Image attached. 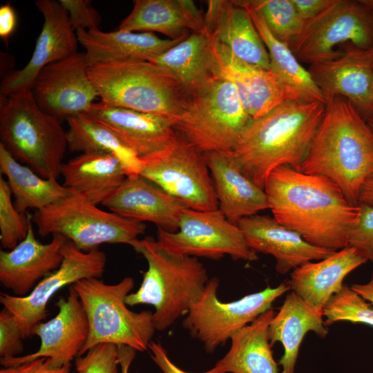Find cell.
Returning a JSON list of instances; mask_svg holds the SVG:
<instances>
[{"label": "cell", "mask_w": 373, "mask_h": 373, "mask_svg": "<svg viewBox=\"0 0 373 373\" xmlns=\"http://www.w3.org/2000/svg\"><path fill=\"white\" fill-rule=\"evenodd\" d=\"M264 191L273 217L309 243L335 251L348 246L360 205L350 204L330 180L281 166L269 175Z\"/></svg>", "instance_id": "6da1fadb"}, {"label": "cell", "mask_w": 373, "mask_h": 373, "mask_svg": "<svg viewBox=\"0 0 373 373\" xmlns=\"http://www.w3.org/2000/svg\"><path fill=\"white\" fill-rule=\"evenodd\" d=\"M325 108L318 102L290 101L252 119L232 151L241 171L264 190L276 168L300 171Z\"/></svg>", "instance_id": "7a4b0ae2"}, {"label": "cell", "mask_w": 373, "mask_h": 373, "mask_svg": "<svg viewBox=\"0 0 373 373\" xmlns=\"http://www.w3.org/2000/svg\"><path fill=\"white\" fill-rule=\"evenodd\" d=\"M300 171L327 178L350 204L358 205L361 187L373 172V130L350 101H327Z\"/></svg>", "instance_id": "3957f363"}, {"label": "cell", "mask_w": 373, "mask_h": 373, "mask_svg": "<svg viewBox=\"0 0 373 373\" xmlns=\"http://www.w3.org/2000/svg\"><path fill=\"white\" fill-rule=\"evenodd\" d=\"M148 264L139 289L126 298L129 306L151 305L156 331L163 332L186 315L209 280L198 258L176 256L166 251L155 238H137L129 245Z\"/></svg>", "instance_id": "277c9868"}, {"label": "cell", "mask_w": 373, "mask_h": 373, "mask_svg": "<svg viewBox=\"0 0 373 373\" xmlns=\"http://www.w3.org/2000/svg\"><path fill=\"white\" fill-rule=\"evenodd\" d=\"M0 139L15 159L42 178L60 176L66 131L59 119L38 107L30 89L1 95Z\"/></svg>", "instance_id": "5b68a950"}, {"label": "cell", "mask_w": 373, "mask_h": 373, "mask_svg": "<svg viewBox=\"0 0 373 373\" xmlns=\"http://www.w3.org/2000/svg\"><path fill=\"white\" fill-rule=\"evenodd\" d=\"M88 75L103 103L159 115L172 125L189 98L169 73L149 61L95 65Z\"/></svg>", "instance_id": "8992f818"}, {"label": "cell", "mask_w": 373, "mask_h": 373, "mask_svg": "<svg viewBox=\"0 0 373 373\" xmlns=\"http://www.w3.org/2000/svg\"><path fill=\"white\" fill-rule=\"evenodd\" d=\"M84 306L89 323V335L78 356L100 343L129 346L136 351L149 350L156 331L153 312L131 311L126 298L134 287L126 276L116 284L98 278L82 279L72 285Z\"/></svg>", "instance_id": "52a82bcc"}, {"label": "cell", "mask_w": 373, "mask_h": 373, "mask_svg": "<svg viewBox=\"0 0 373 373\" xmlns=\"http://www.w3.org/2000/svg\"><path fill=\"white\" fill-rule=\"evenodd\" d=\"M251 119L235 86L215 76L189 98L173 127L203 153L232 152Z\"/></svg>", "instance_id": "ba28073f"}, {"label": "cell", "mask_w": 373, "mask_h": 373, "mask_svg": "<svg viewBox=\"0 0 373 373\" xmlns=\"http://www.w3.org/2000/svg\"><path fill=\"white\" fill-rule=\"evenodd\" d=\"M38 233L58 234L84 251L102 244L130 245L144 233V222L99 209L73 191L67 197L31 214Z\"/></svg>", "instance_id": "9c48e42d"}, {"label": "cell", "mask_w": 373, "mask_h": 373, "mask_svg": "<svg viewBox=\"0 0 373 373\" xmlns=\"http://www.w3.org/2000/svg\"><path fill=\"white\" fill-rule=\"evenodd\" d=\"M219 285L217 277L209 278L182 323L191 336L202 343L209 354L224 345L234 334L260 315L272 309L273 303L291 290L289 280H285L275 287L268 286L237 300L225 303L217 296Z\"/></svg>", "instance_id": "30bf717a"}, {"label": "cell", "mask_w": 373, "mask_h": 373, "mask_svg": "<svg viewBox=\"0 0 373 373\" xmlns=\"http://www.w3.org/2000/svg\"><path fill=\"white\" fill-rule=\"evenodd\" d=\"M140 175L198 211L218 209L204 155L178 134L166 149L140 157Z\"/></svg>", "instance_id": "8fae6325"}, {"label": "cell", "mask_w": 373, "mask_h": 373, "mask_svg": "<svg viewBox=\"0 0 373 373\" xmlns=\"http://www.w3.org/2000/svg\"><path fill=\"white\" fill-rule=\"evenodd\" d=\"M345 43L358 50L373 44L370 12L358 1L333 0L318 15L305 22L289 46L299 61L310 65L338 58L341 52L334 48Z\"/></svg>", "instance_id": "7c38bea8"}, {"label": "cell", "mask_w": 373, "mask_h": 373, "mask_svg": "<svg viewBox=\"0 0 373 373\" xmlns=\"http://www.w3.org/2000/svg\"><path fill=\"white\" fill-rule=\"evenodd\" d=\"M157 236L162 247L176 256L219 260L228 255L233 260L258 259L238 226L229 222L219 209L198 211L186 208L176 231L157 229Z\"/></svg>", "instance_id": "4fadbf2b"}, {"label": "cell", "mask_w": 373, "mask_h": 373, "mask_svg": "<svg viewBox=\"0 0 373 373\" xmlns=\"http://www.w3.org/2000/svg\"><path fill=\"white\" fill-rule=\"evenodd\" d=\"M62 254L60 267L44 278L28 296L0 294V303L16 317L24 339L32 336L33 327L48 316L47 305L55 293L79 280L99 278L104 271L107 257L99 249L84 251L67 240Z\"/></svg>", "instance_id": "5bb4252c"}, {"label": "cell", "mask_w": 373, "mask_h": 373, "mask_svg": "<svg viewBox=\"0 0 373 373\" xmlns=\"http://www.w3.org/2000/svg\"><path fill=\"white\" fill-rule=\"evenodd\" d=\"M88 67L78 52L45 66L30 88L38 107L60 121L86 113L99 97Z\"/></svg>", "instance_id": "9a60e30c"}, {"label": "cell", "mask_w": 373, "mask_h": 373, "mask_svg": "<svg viewBox=\"0 0 373 373\" xmlns=\"http://www.w3.org/2000/svg\"><path fill=\"white\" fill-rule=\"evenodd\" d=\"M212 71L216 77L231 82L252 119L265 115L278 106L306 99L284 84L270 70L248 64L234 56L229 48L211 37Z\"/></svg>", "instance_id": "2e32d148"}, {"label": "cell", "mask_w": 373, "mask_h": 373, "mask_svg": "<svg viewBox=\"0 0 373 373\" xmlns=\"http://www.w3.org/2000/svg\"><path fill=\"white\" fill-rule=\"evenodd\" d=\"M56 316L46 322H40L32 334L40 339L39 349L31 354L10 358H1L3 367L17 365L40 357L49 358L53 365L61 367L76 358L89 335V323L84 306L73 287L66 297L56 302Z\"/></svg>", "instance_id": "e0dca14e"}, {"label": "cell", "mask_w": 373, "mask_h": 373, "mask_svg": "<svg viewBox=\"0 0 373 373\" xmlns=\"http://www.w3.org/2000/svg\"><path fill=\"white\" fill-rule=\"evenodd\" d=\"M35 6L44 24L31 58L21 69L7 75L1 84V95L30 89L39 73L47 65L77 52L78 39L68 15L59 1L38 0Z\"/></svg>", "instance_id": "ac0fdd59"}, {"label": "cell", "mask_w": 373, "mask_h": 373, "mask_svg": "<svg viewBox=\"0 0 373 373\" xmlns=\"http://www.w3.org/2000/svg\"><path fill=\"white\" fill-rule=\"evenodd\" d=\"M32 224L31 220L26 238L14 249L0 250V283L16 296L30 294L63 260L62 248L67 239L55 234L50 242L43 244L36 238Z\"/></svg>", "instance_id": "d6986e66"}, {"label": "cell", "mask_w": 373, "mask_h": 373, "mask_svg": "<svg viewBox=\"0 0 373 373\" xmlns=\"http://www.w3.org/2000/svg\"><path fill=\"white\" fill-rule=\"evenodd\" d=\"M237 225L251 249L276 259V269L280 274L305 262L326 258L335 252L309 243L274 217L256 214L241 219Z\"/></svg>", "instance_id": "ffe728a7"}, {"label": "cell", "mask_w": 373, "mask_h": 373, "mask_svg": "<svg viewBox=\"0 0 373 373\" xmlns=\"http://www.w3.org/2000/svg\"><path fill=\"white\" fill-rule=\"evenodd\" d=\"M102 204L122 217L150 222L169 232L178 229L182 214L189 208L140 175L126 177Z\"/></svg>", "instance_id": "44dd1931"}, {"label": "cell", "mask_w": 373, "mask_h": 373, "mask_svg": "<svg viewBox=\"0 0 373 373\" xmlns=\"http://www.w3.org/2000/svg\"><path fill=\"white\" fill-rule=\"evenodd\" d=\"M204 17V31L238 59L270 69L268 52L249 11L239 0H210Z\"/></svg>", "instance_id": "7402d4cb"}, {"label": "cell", "mask_w": 373, "mask_h": 373, "mask_svg": "<svg viewBox=\"0 0 373 373\" xmlns=\"http://www.w3.org/2000/svg\"><path fill=\"white\" fill-rule=\"evenodd\" d=\"M84 114L111 128L140 158L166 149L178 135L166 118L102 102Z\"/></svg>", "instance_id": "603a6c76"}, {"label": "cell", "mask_w": 373, "mask_h": 373, "mask_svg": "<svg viewBox=\"0 0 373 373\" xmlns=\"http://www.w3.org/2000/svg\"><path fill=\"white\" fill-rule=\"evenodd\" d=\"M218 200V209L234 224L248 216L269 209L265 191L240 170L232 152L204 153Z\"/></svg>", "instance_id": "cb8c5ba5"}, {"label": "cell", "mask_w": 373, "mask_h": 373, "mask_svg": "<svg viewBox=\"0 0 373 373\" xmlns=\"http://www.w3.org/2000/svg\"><path fill=\"white\" fill-rule=\"evenodd\" d=\"M88 66L110 62L149 61L184 39H162L153 32L78 30Z\"/></svg>", "instance_id": "d4e9b609"}, {"label": "cell", "mask_w": 373, "mask_h": 373, "mask_svg": "<svg viewBox=\"0 0 373 373\" xmlns=\"http://www.w3.org/2000/svg\"><path fill=\"white\" fill-rule=\"evenodd\" d=\"M367 262L350 246L318 262H307L293 270L289 283L291 291L315 310H323L343 286L344 278Z\"/></svg>", "instance_id": "484cf974"}, {"label": "cell", "mask_w": 373, "mask_h": 373, "mask_svg": "<svg viewBox=\"0 0 373 373\" xmlns=\"http://www.w3.org/2000/svg\"><path fill=\"white\" fill-rule=\"evenodd\" d=\"M133 4L118 30L157 32L173 40L184 39L191 31H204V17L193 1L135 0Z\"/></svg>", "instance_id": "4316f807"}, {"label": "cell", "mask_w": 373, "mask_h": 373, "mask_svg": "<svg viewBox=\"0 0 373 373\" xmlns=\"http://www.w3.org/2000/svg\"><path fill=\"white\" fill-rule=\"evenodd\" d=\"M309 332L322 338L327 335L323 313L309 306L294 291H289L268 329L271 347L279 342L284 347L278 362L282 366L281 373H294L300 344Z\"/></svg>", "instance_id": "83f0119b"}, {"label": "cell", "mask_w": 373, "mask_h": 373, "mask_svg": "<svg viewBox=\"0 0 373 373\" xmlns=\"http://www.w3.org/2000/svg\"><path fill=\"white\" fill-rule=\"evenodd\" d=\"M308 71L326 101L342 97L367 119L373 115V69L342 57L310 64Z\"/></svg>", "instance_id": "f1b7e54d"}, {"label": "cell", "mask_w": 373, "mask_h": 373, "mask_svg": "<svg viewBox=\"0 0 373 373\" xmlns=\"http://www.w3.org/2000/svg\"><path fill=\"white\" fill-rule=\"evenodd\" d=\"M63 185L90 202L102 204L125 180L121 162L111 154L84 153L63 164Z\"/></svg>", "instance_id": "f546056e"}, {"label": "cell", "mask_w": 373, "mask_h": 373, "mask_svg": "<svg viewBox=\"0 0 373 373\" xmlns=\"http://www.w3.org/2000/svg\"><path fill=\"white\" fill-rule=\"evenodd\" d=\"M275 314L271 309L234 334L229 351L214 367L224 373H278L268 335Z\"/></svg>", "instance_id": "4dcf8cb0"}, {"label": "cell", "mask_w": 373, "mask_h": 373, "mask_svg": "<svg viewBox=\"0 0 373 373\" xmlns=\"http://www.w3.org/2000/svg\"><path fill=\"white\" fill-rule=\"evenodd\" d=\"M210 41L211 37L205 31L191 33L149 62L169 73L190 97L215 77L212 71Z\"/></svg>", "instance_id": "1f68e13d"}, {"label": "cell", "mask_w": 373, "mask_h": 373, "mask_svg": "<svg viewBox=\"0 0 373 373\" xmlns=\"http://www.w3.org/2000/svg\"><path fill=\"white\" fill-rule=\"evenodd\" d=\"M0 171L6 177L15 205L22 213L45 208L69 195L72 191L57 179L44 178L15 159L0 144Z\"/></svg>", "instance_id": "d6a6232c"}, {"label": "cell", "mask_w": 373, "mask_h": 373, "mask_svg": "<svg viewBox=\"0 0 373 373\" xmlns=\"http://www.w3.org/2000/svg\"><path fill=\"white\" fill-rule=\"evenodd\" d=\"M66 121L70 151L113 155L121 162L126 177L140 175V158L108 126L87 114H79Z\"/></svg>", "instance_id": "836d02e7"}, {"label": "cell", "mask_w": 373, "mask_h": 373, "mask_svg": "<svg viewBox=\"0 0 373 373\" xmlns=\"http://www.w3.org/2000/svg\"><path fill=\"white\" fill-rule=\"evenodd\" d=\"M249 11L254 24L268 52L270 70L284 84L299 92L308 102L327 101L314 82L309 72L299 62L290 46L277 39L257 12L243 5Z\"/></svg>", "instance_id": "e575fe53"}, {"label": "cell", "mask_w": 373, "mask_h": 373, "mask_svg": "<svg viewBox=\"0 0 373 373\" xmlns=\"http://www.w3.org/2000/svg\"><path fill=\"white\" fill-rule=\"evenodd\" d=\"M257 12L271 32L289 46L301 32L305 21L298 15L292 0H240Z\"/></svg>", "instance_id": "d590c367"}, {"label": "cell", "mask_w": 373, "mask_h": 373, "mask_svg": "<svg viewBox=\"0 0 373 373\" xmlns=\"http://www.w3.org/2000/svg\"><path fill=\"white\" fill-rule=\"evenodd\" d=\"M323 316L327 327L338 321L373 327V305L345 284L325 306Z\"/></svg>", "instance_id": "8d00e7d4"}, {"label": "cell", "mask_w": 373, "mask_h": 373, "mask_svg": "<svg viewBox=\"0 0 373 373\" xmlns=\"http://www.w3.org/2000/svg\"><path fill=\"white\" fill-rule=\"evenodd\" d=\"M6 180L0 176V240L3 249L11 250L23 240L28 233L31 214L20 213L12 201Z\"/></svg>", "instance_id": "74e56055"}, {"label": "cell", "mask_w": 373, "mask_h": 373, "mask_svg": "<svg viewBox=\"0 0 373 373\" xmlns=\"http://www.w3.org/2000/svg\"><path fill=\"white\" fill-rule=\"evenodd\" d=\"M118 347L100 343L75 360L77 373H119Z\"/></svg>", "instance_id": "f35d334b"}, {"label": "cell", "mask_w": 373, "mask_h": 373, "mask_svg": "<svg viewBox=\"0 0 373 373\" xmlns=\"http://www.w3.org/2000/svg\"><path fill=\"white\" fill-rule=\"evenodd\" d=\"M359 205V216L349 230L347 243L365 260L373 262V207Z\"/></svg>", "instance_id": "ab89813d"}, {"label": "cell", "mask_w": 373, "mask_h": 373, "mask_svg": "<svg viewBox=\"0 0 373 373\" xmlns=\"http://www.w3.org/2000/svg\"><path fill=\"white\" fill-rule=\"evenodd\" d=\"M24 340L15 315L3 307L0 312V356L10 358L19 356L24 350Z\"/></svg>", "instance_id": "60d3db41"}, {"label": "cell", "mask_w": 373, "mask_h": 373, "mask_svg": "<svg viewBox=\"0 0 373 373\" xmlns=\"http://www.w3.org/2000/svg\"><path fill=\"white\" fill-rule=\"evenodd\" d=\"M75 30L99 29L101 17L88 0H59Z\"/></svg>", "instance_id": "b9f144b4"}, {"label": "cell", "mask_w": 373, "mask_h": 373, "mask_svg": "<svg viewBox=\"0 0 373 373\" xmlns=\"http://www.w3.org/2000/svg\"><path fill=\"white\" fill-rule=\"evenodd\" d=\"M0 373H72L71 363L56 367L50 358L40 357L17 365L3 367Z\"/></svg>", "instance_id": "7bdbcfd3"}, {"label": "cell", "mask_w": 373, "mask_h": 373, "mask_svg": "<svg viewBox=\"0 0 373 373\" xmlns=\"http://www.w3.org/2000/svg\"><path fill=\"white\" fill-rule=\"evenodd\" d=\"M153 361L163 373H190L178 367L169 358L166 350L160 341H151L149 346ZM203 373H224L216 367Z\"/></svg>", "instance_id": "ee69618b"}, {"label": "cell", "mask_w": 373, "mask_h": 373, "mask_svg": "<svg viewBox=\"0 0 373 373\" xmlns=\"http://www.w3.org/2000/svg\"><path fill=\"white\" fill-rule=\"evenodd\" d=\"M332 1L333 0H292L298 15L305 21L315 17Z\"/></svg>", "instance_id": "f6af8a7d"}, {"label": "cell", "mask_w": 373, "mask_h": 373, "mask_svg": "<svg viewBox=\"0 0 373 373\" xmlns=\"http://www.w3.org/2000/svg\"><path fill=\"white\" fill-rule=\"evenodd\" d=\"M17 26V16L10 3L0 7V37L7 42Z\"/></svg>", "instance_id": "bcb514c9"}, {"label": "cell", "mask_w": 373, "mask_h": 373, "mask_svg": "<svg viewBox=\"0 0 373 373\" xmlns=\"http://www.w3.org/2000/svg\"><path fill=\"white\" fill-rule=\"evenodd\" d=\"M370 15L373 23V12H370ZM339 57L373 69V44L365 50L350 48L342 52Z\"/></svg>", "instance_id": "7dc6e473"}, {"label": "cell", "mask_w": 373, "mask_h": 373, "mask_svg": "<svg viewBox=\"0 0 373 373\" xmlns=\"http://www.w3.org/2000/svg\"><path fill=\"white\" fill-rule=\"evenodd\" d=\"M120 373H129L130 366L135 357L136 350L126 345H117Z\"/></svg>", "instance_id": "c3c4849f"}, {"label": "cell", "mask_w": 373, "mask_h": 373, "mask_svg": "<svg viewBox=\"0 0 373 373\" xmlns=\"http://www.w3.org/2000/svg\"><path fill=\"white\" fill-rule=\"evenodd\" d=\"M358 204L373 207V172L365 179L361 187Z\"/></svg>", "instance_id": "681fc988"}, {"label": "cell", "mask_w": 373, "mask_h": 373, "mask_svg": "<svg viewBox=\"0 0 373 373\" xmlns=\"http://www.w3.org/2000/svg\"><path fill=\"white\" fill-rule=\"evenodd\" d=\"M351 289L373 305V274L370 280L365 284H354Z\"/></svg>", "instance_id": "f907efd6"}, {"label": "cell", "mask_w": 373, "mask_h": 373, "mask_svg": "<svg viewBox=\"0 0 373 373\" xmlns=\"http://www.w3.org/2000/svg\"><path fill=\"white\" fill-rule=\"evenodd\" d=\"M370 12H373V0L358 1Z\"/></svg>", "instance_id": "816d5d0a"}, {"label": "cell", "mask_w": 373, "mask_h": 373, "mask_svg": "<svg viewBox=\"0 0 373 373\" xmlns=\"http://www.w3.org/2000/svg\"><path fill=\"white\" fill-rule=\"evenodd\" d=\"M366 121L371 128L373 130V115L366 119Z\"/></svg>", "instance_id": "f5cc1de1"}, {"label": "cell", "mask_w": 373, "mask_h": 373, "mask_svg": "<svg viewBox=\"0 0 373 373\" xmlns=\"http://www.w3.org/2000/svg\"><path fill=\"white\" fill-rule=\"evenodd\" d=\"M136 373H138V372H136Z\"/></svg>", "instance_id": "db71d44e"}]
</instances>
